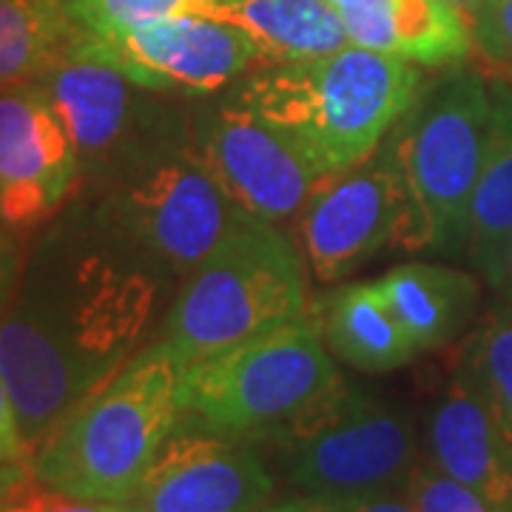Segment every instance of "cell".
<instances>
[{"label":"cell","mask_w":512,"mask_h":512,"mask_svg":"<svg viewBox=\"0 0 512 512\" xmlns=\"http://www.w3.org/2000/svg\"><path fill=\"white\" fill-rule=\"evenodd\" d=\"M0 512H111V504H94L55 487L40 478L12 473V467L0 470Z\"/></svg>","instance_id":"d4e9b609"},{"label":"cell","mask_w":512,"mask_h":512,"mask_svg":"<svg viewBox=\"0 0 512 512\" xmlns=\"http://www.w3.org/2000/svg\"><path fill=\"white\" fill-rule=\"evenodd\" d=\"M109 214L160 265L183 279L248 217L202 163L188 134L117 177Z\"/></svg>","instance_id":"ba28073f"},{"label":"cell","mask_w":512,"mask_h":512,"mask_svg":"<svg viewBox=\"0 0 512 512\" xmlns=\"http://www.w3.org/2000/svg\"><path fill=\"white\" fill-rule=\"evenodd\" d=\"M174 276L114 222L60 225L23 259L0 313V379L29 461L80 404L146 348ZM163 325V319H160Z\"/></svg>","instance_id":"6da1fadb"},{"label":"cell","mask_w":512,"mask_h":512,"mask_svg":"<svg viewBox=\"0 0 512 512\" xmlns=\"http://www.w3.org/2000/svg\"><path fill=\"white\" fill-rule=\"evenodd\" d=\"M191 143L228 197L254 220H291L325 180L239 97L202 109L191 120Z\"/></svg>","instance_id":"8fae6325"},{"label":"cell","mask_w":512,"mask_h":512,"mask_svg":"<svg viewBox=\"0 0 512 512\" xmlns=\"http://www.w3.org/2000/svg\"><path fill=\"white\" fill-rule=\"evenodd\" d=\"M430 461L495 512H512V447L498 430L473 373L458 362L427 424Z\"/></svg>","instance_id":"9a60e30c"},{"label":"cell","mask_w":512,"mask_h":512,"mask_svg":"<svg viewBox=\"0 0 512 512\" xmlns=\"http://www.w3.org/2000/svg\"><path fill=\"white\" fill-rule=\"evenodd\" d=\"M336 12L350 43L419 69L461 66L476 46L470 18L447 0H342Z\"/></svg>","instance_id":"2e32d148"},{"label":"cell","mask_w":512,"mask_h":512,"mask_svg":"<svg viewBox=\"0 0 512 512\" xmlns=\"http://www.w3.org/2000/svg\"><path fill=\"white\" fill-rule=\"evenodd\" d=\"M83 163L37 83L0 89V225L35 228L63 208Z\"/></svg>","instance_id":"5bb4252c"},{"label":"cell","mask_w":512,"mask_h":512,"mask_svg":"<svg viewBox=\"0 0 512 512\" xmlns=\"http://www.w3.org/2000/svg\"><path fill=\"white\" fill-rule=\"evenodd\" d=\"M402 493L416 512H495L476 490L447 476L430 458L413 467Z\"/></svg>","instance_id":"cb8c5ba5"},{"label":"cell","mask_w":512,"mask_h":512,"mask_svg":"<svg viewBox=\"0 0 512 512\" xmlns=\"http://www.w3.org/2000/svg\"><path fill=\"white\" fill-rule=\"evenodd\" d=\"M490 288H495V291L501 293L504 299H512V239H510V245H507V251H504V256H501L498 274H495Z\"/></svg>","instance_id":"4dcf8cb0"},{"label":"cell","mask_w":512,"mask_h":512,"mask_svg":"<svg viewBox=\"0 0 512 512\" xmlns=\"http://www.w3.org/2000/svg\"><path fill=\"white\" fill-rule=\"evenodd\" d=\"M342 382L311 311L185 367L180 421L268 444Z\"/></svg>","instance_id":"5b68a950"},{"label":"cell","mask_w":512,"mask_h":512,"mask_svg":"<svg viewBox=\"0 0 512 512\" xmlns=\"http://www.w3.org/2000/svg\"><path fill=\"white\" fill-rule=\"evenodd\" d=\"M424 89L419 66L348 43L256 69L237 97L322 174L367 160Z\"/></svg>","instance_id":"7a4b0ae2"},{"label":"cell","mask_w":512,"mask_h":512,"mask_svg":"<svg viewBox=\"0 0 512 512\" xmlns=\"http://www.w3.org/2000/svg\"><path fill=\"white\" fill-rule=\"evenodd\" d=\"M328 350L365 373H390L419 356L379 282H350L313 311Z\"/></svg>","instance_id":"e0dca14e"},{"label":"cell","mask_w":512,"mask_h":512,"mask_svg":"<svg viewBox=\"0 0 512 512\" xmlns=\"http://www.w3.org/2000/svg\"><path fill=\"white\" fill-rule=\"evenodd\" d=\"M66 126L80 163L120 165V174L165 143L188 134L191 123L171 117L148 89L131 83L106 57L80 40L35 80Z\"/></svg>","instance_id":"9c48e42d"},{"label":"cell","mask_w":512,"mask_h":512,"mask_svg":"<svg viewBox=\"0 0 512 512\" xmlns=\"http://www.w3.org/2000/svg\"><path fill=\"white\" fill-rule=\"evenodd\" d=\"M407 191L390 140L325 177L299 211L302 254L319 282H339L387 245H404Z\"/></svg>","instance_id":"30bf717a"},{"label":"cell","mask_w":512,"mask_h":512,"mask_svg":"<svg viewBox=\"0 0 512 512\" xmlns=\"http://www.w3.org/2000/svg\"><path fill=\"white\" fill-rule=\"evenodd\" d=\"M274 495V476L254 441L177 424L123 507L137 512H256Z\"/></svg>","instance_id":"4fadbf2b"},{"label":"cell","mask_w":512,"mask_h":512,"mask_svg":"<svg viewBox=\"0 0 512 512\" xmlns=\"http://www.w3.org/2000/svg\"><path fill=\"white\" fill-rule=\"evenodd\" d=\"M77 40L106 57L131 83L148 92L211 94L225 89L262 60L248 35L211 15H177L134 26L111 37Z\"/></svg>","instance_id":"7c38bea8"},{"label":"cell","mask_w":512,"mask_h":512,"mask_svg":"<svg viewBox=\"0 0 512 512\" xmlns=\"http://www.w3.org/2000/svg\"><path fill=\"white\" fill-rule=\"evenodd\" d=\"M447 3H453V6L461 9V12H464L470 20L476 18V12L484 6V0H447Z\"/></svg>","instance_id":"1f68e13d"},{"label":"cell","mask_w":512,"mask_h":512,"mask_svg":"<svg viewBox=\"0 0 512 512\" xmlns=\"http://www.w3.org/2000/svg\"><path fill=\"white\" fill-rule=\"evenodd\" d=\"M256 512H336L330 507L328 501H322V498H313V495H302V498H293V501H282V504H276V507H262V510Z\"/></svg>","instance_id":"f546056e"},{"label":"cell","mask_w":512,"mask_h":512,"mask_svg":"<svg viewBox=\"0 0 512 512\" xmlns=\"http://www.w3.org/2000/svg\"><path fill=\"white\" fill-rule=\"evenodd\" d=\"M111 512H137V510H128L123 504H111Z\"/></svg>","instance_id":"d6a6232c"},{"label":"cell","mask_w":512,"mask_h":512,"mask_svg":"<svg viewBox=\"0 0 512 512\" xmlns=\"http://www.w3.org/2000/svg\"><path fill=\"white\" fill-rule=\"evenodd\" d=\"M336 512H416V507L407 501V495L399 493H367L348 495V498H322Z\"/></svg>","instance_id":"83f0119b"},{"label":"cell","mask_w":512,"mask_h":512,"mask_svg":"<svg viewBox=\"0 0 512 512\" xmlns=\"http://www.w3.org/2000/svg\"><path fill=\"white\" fill-rule=\"evenodd\" d=\"M77 35L111 37L151 20L177 15H217L222 0H63Z\"/></svg>","instance_id":"603a6c76"},{"label":"cell","mask_w":512,"mask_h":512,"mask_svg":"<svg viewBox=\"0 0 512 512\" xmlns=\"http://www.w3.org/2000/svg\"><path fill=\"white\" fill-rule=\"evenodd\" d=\"M214 18L242 29L262 66L311 60L348 46V32L328 0H222Z\"/></svg>","instance_id":"d6986e66"},{"label":"cell","mask_w":512,"mask_h":512,"mask_svg":"<svg viewBox=\"0 0 512 512\" xmlns=\"http://www.w3.org/2000/svg\"><path fill=\"white\" fill-rule=\"evenodd\" d=\"M74 40L63 0H0V89L35 83Z\"/></svg>","instance_id":"44dd1931"},{"label":"cell","mask_w":512,"mask_h":512,"mask_svg":"<svg viewBox=\"0 0 512 512\" xmlns=\"http://www.w3.org/2000/svg\"><path fill=\"white\" fill-rule=\"evenodd\" d=\"M330 6H339V3H342V0H328Z\"/></svg>","instance_id":"836d02e7"},{"label":"cell","mask_w":512,"mask_h":512,"mask_svg":"<svg viewBox=\"0 0 512 512\" xmlns=\"http://www.w3.org/2000/svg\"><path fill=\"white\" fill-rule=\"evenodd\" d=\"M470 23L478 49L512 77V0H484Z\"/></svg>","instance_id":"484cf974"},{"label":"cell","mask_w":512,"mask_h":512,"mask_svg":"<svg viewBox=\"0 0 512 512\" xmlns=\"http://www.w3.org/2000/svg\"><path fill=\"white\" fill-rule=\"evenodd\" d=\"M20 271H23V256L20 248L15 245V239L9 237L0 225V313L6 311L12 293L18 288Z\"/></svg>","instance_id":"f1b7e54d"},{"label":"cell","mask_w":512,"mask_h":512,"mask_svg":"<svg viewBox=\"0 0 512 512\" xmlns=\"http://www.w3.org/2000/svg\"><path fill=\"white\" fill-rule=\"evenodd\" d=\"M185 362L165 339L131 356L32 456L43 484L94 504H126L177 430Z\"/></svg>","instance_id":"3957f363"},{"label":"cell","mask_w":512,"mask_h":512,"mask_svg":"<svg viewBox=\"0 0 512 512\" xmlns=\"http://www.w3.org/2000/svg\"><path fill=\"white\" fill-rule=\"evenodd\" d=\"M285 476L313 498L399 493L419 464L413 419L342 382L276 439Z\"/></svg>","instance_id":"52a82bcc"},{"label":"cell","mask_w":512,"mask_h":512,"mask_svg":"<svg viewBox=\"0 0 512 512\" xmlns=\"http://www.w3.org/2000/svg\"><path fill=\"white\" fill-rule=\"evenodd\" d=\"M308 313L305 254L274 222L248 220L183 276L160 339L188 367Z\"/></svg>","instance_id":"277c9868"},{"label":"cell","mask_w":512,"mask_h":512,"mask_svg":"<svg viewBox=\"0 0 512 512\" xmlns=\"http://www.w3.org/2000/svg\"><path fill=\"white\" fill-rule=\"evenodd\" d=\"M376 282L419 353L447 348L476 319L481 288L456 268L404 262Z\"/></svg>","instance_id":"ac0fdd59"},{"label":"cell","mask_w":512,"mask_h":512,"mask_svg":"<svg viewBox=\"0 0 512 512\" xmlns=\"http://www.w3.org/2000/svg\"><path fill=\"white\" fill-rule=\"evenodd\" d=\"M493 89L478 72H453L424 86L390 131L410 222L407 251H467L470 205L487 154Z\"/></svg>","instance_id":"8992f818"},{"label":"cell","mask_w":512,"mask_h":512,"mask_svg":"<svg viewBox=\"0 0 512 512\" xmlns=\"http://www.w3.org/2000/svg\"><path fill=\"white\" fill-rule=\"evenodd\" d=\"M461 362L473 373L498 430L512 447V299L484 316Z\"/></svg>","instance_id":"7402d4cb"},{"label":"cell","mask_w":512,"mask_h":512,"mask_svg":"<svg viewBox=\"0 0 512 512\" xmlns=\"http://www.w3.org/2000/svg\"><path fill=\"white\" fill-rule=\"evenodd\" d=\"M490 89V140L470 205V234L464 251L487 285H493L501 256L512 239V86L495 80Z\"/></svg>","instance_id":"ffe728a7"},{"label":"cell","mask_w":512,"mask_h":512,"mask_svg":"<svg viewBox=\"0 0 512 512\" xmlns=\"http://www.w3.org/2000/svg\"><path fill=\"white\" fill-rule=\"evenodd\" d=\"M29 458V450L20 436L18 416H15V404L6 390V384L0 379V470L6 467H18L20 461Z\"/></svg>","instance_id":"4316f807"}]
</instances>
